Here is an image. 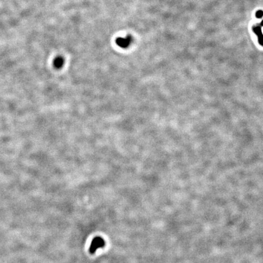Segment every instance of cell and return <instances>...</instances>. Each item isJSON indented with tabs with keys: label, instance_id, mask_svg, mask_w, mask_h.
<instances>
[{
	"label": "cell",
	"instance_id": "6da1fadb",
	"mask_svg": "<svg viewBox=\"0 0 263 263\" xmlns=\"http://www.w3.org/2000/svg\"><path fill=\"white\" fill-rule=\"evenodd\" d=\"M105 246V242L104 239L101 237L94 238L91 241V244L90 247V252L91 254H94L99 248L104 247Z\"/></svg>",
	"mask_w": 263,
	"mask_h": 263
},
{
	"label": "cell",
	"instance_id": "7a4b0ae2",
	"mask_svg": "<svg viewBox=\"0 0 263 263\" xmlns=\"http://www.w3.org/2000/svg\"><path fill=\"white\" fill-rule=\"evenodd\" d=\"M132 41V38L131 37V36H129L125 38L119 37L117 38V40H116V43L121 48H128L130 45Z\"/></svg>",
	"mask_w": 263,
	"mask_h": 263
},
{
	"label": "cell",
	"instance_id": "3957f363",
	"mask_svg": "<svg viewBox=\"0 0 263 263\" xmlns=\"http://www.w3.org/2000/svg\"><path fill=\"white\" fill-rule=\"evenodd\" d=\"M253 31L258 37L259 43L261 45L263 46V34L262 33V30L261 29V27L259 26H254L253 27Z\"/></svg>",
	"mask_w": 263,
	"mask_h": 263
},
{
	"label": "cell",
	"instance_id": "277c9868",
	"mask_svg": "<svg viewBox=\"0 0 263 263\" xmlns=\"http://www.w3.org/2000/svg\"><path fill=\"white\" fill-rule=\"evenodd\" d=\"M64 60L62 57H57L54 61V65L57 68H61L64 65Z\"/></svg>",
	"mask_w": 263,
	"mask_h": 263
},
{
	"label": "cell",
	"instance_id": "5b68a950",
	"mask_svg": "<svg viewBox=\"0 0 263 263\" xmlns=\"http://www.w3.org/2000/svg\"><path fill=\"white\" fill-rule=\"evenodd\" d=\"M256 17L258 18H261L263 17V11L262 10H258L256 13Z\"/></svg>",
	"mask_w": 263,
	"mask_h": 263
},
{
	"label": "cell",
	"instance_id": "8992f818",
	"mask_svg": "<svg viewBox=\"0 0 263 263\" xmlns=\"http://www.w3.org/2000/svg\"><path fill=\"white\" fill-rule=\"evenodd\" d=\"M261 26H263V20L262 21V22H261Z\"/></svg>",
	"mask_w": 263,
	"mask_h": 263
}]
</instances>
